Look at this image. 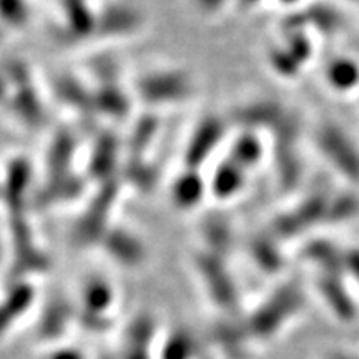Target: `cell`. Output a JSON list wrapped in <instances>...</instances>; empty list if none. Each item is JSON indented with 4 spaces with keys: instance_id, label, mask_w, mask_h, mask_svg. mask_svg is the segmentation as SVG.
Segmentation results:
<instances>
[{
    "instance_id": "obj_1",
    "label": "cell",
    "mask_w": 359,
    "mask_h": 359,
    "mask_svg": "<svg viewBox=\"0 0 359 359\" xmlns=\"http://www.w3.org/2000/svg\"><path fill=\"white\" fill-rule=\"evenodd\" d=\"M8 281L32 280L50 269L52 259L40 243L29 212L6 215Z\"/></svg>"
},
{
    "instance_id": "obj_2",
    "label": "cell",
    "mask_w": 359,
    "mask_h": 359,
    "mask_svg": "<svg viewBox=\"0 0 359 359\" xmlns=\"http://www.w3.org/2000/svg\"><path fill=\"white\" fill-rule=\"evenodd\" d=\"M4 65L11 79L4 115L24 130H42L48 122V109L32 69L20 58H11Z\"/></svg>"
},
{
    "instance_id": "obj_3",
    "label": "cell",
    "mask_w": 359,
    "mask_h": 359,
    "mask_svg": "<svg viewBox=\"0 0 359 359\" xmlns=\"http://www.w3.org/2000/svg\"><path fill=\"white\" fill-rule=\"evenodd\" d=\"M125 190L118 180L92 187V193L85 196V203L75 218L70 230V241L82 250L98 248L102 238L114 224L115 212Z\"/></svg>"
},
{
    "instance_id": "obj_4",
    "label": "cell",
    "mask_w": 359,
    "mask_h": 359,
    "mask_svg": "<svg viewBox=\"0 0 359 359\" xmlns=\"http://www.w3.org/2000/svg\"><path fill=\"white\" fill-rule=\"evenodd\" d=\"M306 296L298 281H285L269 293L243 321L251 339L268 341L303 311Z\"/></svg>"
},
{
    "instance_id": "obj_5",
    "label": "cell",
    "mask_w": 359,
    "mask_h": 359,
    "mask_svg": "<svg viewBox=\"0 0 359 359\" xmlns=\"http://www.w3.org/2000/svg\"><path fill=\"white\" fill-rule=\"evenodd\" d=\"M132 93L135 102L155 111L190 102L196 93V83L190 72L182 67H156L142 72L133 80Z\"/></svg>"
},
{
    "instance_id": "obj_6",
    "label": "cell",
    "mask_w": 359,
    "mask_h": 359,
    "mask_svg": "<svg viewBox=\"0 0 359 359\" xmlns=\"http://www.w3.org/2000/svg\"><path fill=\"white\" fill-rule=\"evenodd\" d=\"M330 195L331 191L326 188H314V190L306 193L298 203L290 206L285 212L278 213L269 222L266 230L285 245L286 241L298 240L314 228L323 226Z\"/></svg>"
},
{
    "instance_id": "obj_7",
    "label": "cell",
    "mask_w": 359,
    "mask_h": 359,
    "mask_svg": "<svg viewBox=\"0 0 359 359\" xmlns=\"http://www.w3.org/2000/svg\"><path fill=\"white\" fill-rule=\"evenodd\" d=\"M191 266L210 302L224 313H235L240 306V288L228 259L200 248L193 255Z\"/></svg>"
},
{
    "instance_id": "obj_8",
    "label": "cell",
    "mask_w": 359,
    "mask_h": 359,
    "mask_svg": "<svg viewBox=\"0 0 359 359\" xmlns=\"http://www.w3.org/2000/svg\"><path fill=\"white\" fill-rule=\"evenodd\" d=\"M314 145L326 163L351 185H359V147L336 122H323L314 132Z\"/></svg>"
},
{
    "instance_id": "obj_9",
    "label": "cell",
    "mask_w": 359,
    "mask_h": 359,
    "mask_svg": "<svg viewBox=\"0 0 359 359\" xmlns=\"http://www.w3.org/2000/svg\"><path fill=\"white\" fill-rule=\"evenodd\" d=\"M299 137H302L299 118L269 137V155L275 170L276 185L285 193L296 190L303 182L304 163L299 154Z\"/></svg>"
},
{
    "instance_id": "obj_10",
    "label": "cell",
    "mask_w": 359,
    "mask_h": 359,
    "mask_svg": "<svg viewBox=\"0 0 359 359\" xmlns=\"http://www.w3.org/2000/svg\"><path fill=\"white\" fill-rule=\"evenodd\" d=\"M35 167L27 155H12L0 170V205L4 213L29 212L37 188Z\"/></svg>"
},
{
    "instance_id": "obj_11",
    "label": "cell",
    "mask_w": 359,
    "mask_h": 359,
    "mask_svg": "<svg viewBox=\"0 0 359 359\" xmlns=\"http://www.w3.org/2000/svg\"><path fill=\"white\" fill-rule=\"evenodd\" d=\"M93 93V107L95 115L107 116L114 122L128 118L133 109V93L128 92L120 82L116 65L109 60L97 67L93 77L88 80Z\"/></svg>"
},
{
    "instance_id": "obj_12",
    "label": "cell",
    "mask_w": 359,
    "mask_h": 359,
    "mask_svg": "<svg viewBox=\"0 0 359 359\" xmlns=\"http://www.w3.org/2000/svg\"><path fill=\"white\" fill-rule=\"evenodd\" d=\"M228 128H230V122L226 116L208 114L198 118V122L188 135L185 148H183V168L201 172V168L208 163L215 151L226 142Z\"/></svg>"
},
{
    "instance_id": "obj_13",
    "label": "cell",
    "mask_w": 359,
    "mask_h": 359,
    "mask_svg": "<svg viewBox=\"0 0 359 359\" xmlns=\"http://www.w3.org/2000/svg\"><path fill=\"white\" fill-rule=\"evenodd\" d=\"M123 158V138L111 130H103L92 142L82 172L92 187L103 185L111 180H118Z\"/></svg>"
},
{
    "instance_id": "obj_14",
    "label": "cell",
    "mask_w": 359,
    "mask_h": 359,
    "mask_svg": "<svg viewBox=\"0 0 359 359\" xmlns=\"http://www.w3.org/2000/svg\"><path fill=\"white\" fill-rule=\"evenodd\" d=\"M58 15L55 37L60 43L74 47L95 40L98 7L93 0H60Z\"/></svg>"
},
{
    "instance_id": "obj_15",
    "label": "cell",
    "mask_w": 359,
    "mask_h": 359,
    "mask_svg": "<svg viewBox=\"0 0 359 359\" xmlns=\"http://www.w3.org/2000/svg\"><path fill=\"white\" fill-rule=\"evenodd\" d=\"M293 115L294 111L286 109L281 102L273 98H257L235 107L230 111L228 122L240 127V130L259 135L268 133V137H271Z\"/></svg>"
},
{
    "instance_id": "obj_16",
    "label": "cell",
    "mask_w": 359,
    "mask_h": 359,
    "mask_svg": "<svg viewBox=\"0 0 359 359\" xmlns=\"http://www.w3.org/2000/svg\"><path fill=\"white\" fill-rule=\"evenodd\" d=\"M98 250L116 266L130 271L143 268L148 262L147 241L133 228L118 222L107 230Z\"/></svg>"
},
{
    "instance_id": "obj_17",
    "label": "cell",
    "mask_w": 359,
    "mask_h": 359,
    "mask_svg": "<svg viewBox=\"0 0 359 359\" xmlns=\"http://www.w3.org/2000/svg\"><path fill=\"white\" fill-rule=\"evenodd\" d=\"M143 29H145V17L132 4L118 0L98 7L95 40L122 42L138 35Z\"/></svg>"
},
{
    "instance_id": "obj_18",
    "label": "cell",
    "mask_w": 359,
    "mask_h": 359,
    "mask_svg": "<svg viewBox=\"0 0 359 359\" xmlns=\"http://www.w3.org/2000/svg\"><path fill=\"white\" fill-rule=\"evenodd\" d=\"M90 183L83 172H72L58 177H45L37 183L32 205L35 208H57L85 200L88 195Z\"/></svg>"
},
{
    "instance_id": "obj_19",
    "label": "cell",
    "mask_w": 359,
    "mask_h": 359,
    "mask_svg": "<svg viewBox=\"0 0 359 359\" xmlns=\"http://www.w3.org/2000/svg\"><path fill=\"white\" fill-rule=\"evenodd\" d=\"M37 298L39 293L35 281H7L6 290L0 294V339L6 338L30 313V309L37 303Z\"/></svg>"
},
{
    "instance_id": "obj_20",
    "label": "cell",
    "mask_w": 359,
    "mask_h": 359,
    "mask_svg": "<svg viewBox=\"0 0 359 359\" xmlns=\"http://www.w3.org/2000/svg\"><path fill=\"white\" fill-rule=\"evenodd\" d=\"M77 303L64 293L52 294L43 303L37 321V336L42 341H58L75 325Z\"/></svg>"
},
{
    "instance_id": "obj_21",
    "label": "cell",
    "mask_w": 359,
    "mask_h": 359,
    "mask_svg": "<svg viewBox=\"0 0 359 359\" xmlns=\"http://www.w3.org/2000/svg\"><path fill=\"white\" fill-rule=\"evenodd\" d=\"M116 298V288L110 278L100 273L88 275L80 285L77 311L100 320H111L110 311L114 309Z\"/></svg>"
},
{
    "instance_id": "obj_22",
    "label": "cell",
    "mask_w": 359,
    "mask_h": 359,
    "mask_svg": "<svg viewBox=\"0 0 359 359\" xmlns=\"http://www.w3.org/2000/svg\"><path fill=\"white\" fill-rule=\"evenodd\" d=\"M79 155V137L74 130L70 128H57L52 133L48 145L43 154L42 165V178L45 177H58V175H67L75 170Z\"/></svg>"
},
{
    "instance_id": "obj_23",
    "label": "cell",
    "mask_w": 359,
    "mask_h": 359,
    "mask_svg": "<svg viewBox=\"0 0 359 359\" xmlns=\"http://www.w3.org/2000/svg\"><path fill=\"white\" fill-rule=\"evenodd\" d=\"M53 98L64 109L83 118H97L93 107V93L88 80L74 74H62L55 77L52 85Z\"/></svg>"
},
{
    "instance_id": "obj_24",
    "label": "cell",
    "mask_w": 359,
    "mask_h": 359,
    "mask_svg": "<svg viewBox=\"0 0 359 359\" xmlns=\"http://www.w3.org/2000/svg\"><path fill=\"white\" fill-rule=\"evenodd\" d=\"M316 290L323 303L341 323H351L358 316V304L348 288L346 278L338 275H316Z\"/></svg>"
},
{
    "instance_id": "obj_25",
    "label": "cell",
    "mask_w": 359,
    "mask_h": 359,
    "mask_svg": "<svg viewBox=\"0 0 359 359\" xmlns=\"http://www.w3.org/2000/svg\"><path fill=\"white\" fill-rule=\"evenodd\" d=\"M168 196L178 212H193L208 196V180L200 170L182 168L170 183Z\"/></svg>"
},
{
    "instance_id": "obj_26",
    "label": "cell",
    "mask_w": 359,
    "mask_h": 359,
    "mask_svg": "<svg viewBox=\"0 0 359 359\" xmlns=\"http://www.w3.org/2000/svg\"><path fill=\"white\" fill-rule=\"evenodd\" d=\"M156 338V321L151 314L142 313L132 318L125 327L122 351L118 359H151V348Z\"/></svg>"
},
{
    "instance_id": "obj_27",
    "label": "cell",
    "mask_w": 359,
    "mask_h": 359,
    "mask_svg": "<svg viewBox=\"0 0 359 359\" xmlns=\"http://www.w3.org/2000/svg\"><path fill=\"white\" fill-rule=\"evenodd\" d=\"M248 175L226 156L218 161L208 180V195L218 201H231L238 198L248 185Z\"/></svg>"
},
{
    "instance_id": "obj_28",
    "label": "cell",
    "mask_w": 359,
    "mask_h": 359,
    "mask_svg": "<svg viewBox=\"0 0 359 359\" xmlns=\"http://www.w3.org/2000/svg\"><path fill=\"white\" fill-rule=\"evenodd\" d=\"M269 154L263 135L240 130L228 143L226 158L243 168L246 173L257 170Z\"/></svg>"
},
{
    "instance_id": "obj_29",
    "label": "cell",
    "mask_w": 359,
    "mask_h": 359,
    "mask_svg": "<svg viewBox=\"0 0 359 359\" xmlns=\"http://www.w3.org/2000/svg\"><path fill=\"white\" fill-rule=\"evenodd\" d=\"M344 246L327 238H311L302 246V258L316 269L318 275L343 276Z\"/></svg>"
},
{
    "instance_id": "obj_30",
    "label": "cell",
    "mask_w": 359,
    "mask_h": 359,
    "mask_svg": "<svg viewBox=\"0 0 359 359\" xmlns=\"http://www.w3.org/2000/svg\"><path fill=\"white\" fill-rule=\"evenodd\" d=\"M248 257L255 268L264 275H278L286 266L283 243L268 230L259 231L248 241Z\"/></svg>"
},
{
    "instance_id": "obj_31",
    "label": "cell",
    "mask_w": 359,
    "mask_h": 359,
    "mask_svg": "<svg viewBox=\"0 0 359 359\" xmlns=\"http://www.w3.org/2000/svg\"><path fill=\"white\" fill-rule=\"evenodd\" d=\"M200 238L203 241L201 250L218 255V257H230L235 246V230L230 219L223 215H208L200 223Z\"/></svg>"
},
{
    "instance_id": "obj_32",
    "label": "cell",
    "mask_w": 359,
    "mask_h": 359,
    "mask_svg": "<svg viewBox=\"0 0 359 359\" xmlns=\"http://www.w3.org/2000/svg\"><path fill=\"white\" fill-rule=\"evenodd\" d=\"M118 178L123 188H133L135 191L147 195L158 185L160 172L148 156H125Z\"/></svg>"
},
{
    "instance_id": "obj_33",
    "label": "cell",
    "mask_w": 359,
    "mask_h": 359,
    "mask_svg": "<svg viewBox=\"0 0 359 359\" xmlns=\"http://www.w3.org/2000/svg\"><path fill=\"white\" fill-rule=\"evenodd\" d=\"M341 25H343V19L334 8L313 6L286 19L283 29H303L308 30L309 34L314 30L321 35H333L341 29Z\"/></svg>"
},
{
    "instance_id": "obj_34",
    "label": "cell",
    "mask_w": 359,
    "mask_h": 359,
    "mask_svg": "<svg viewBox=\"0 0 359 359\" xmlns=\"http://www.w3.org/2000/svg\"><path fill=\"white\" fill-rule=\"evenodd\" d=\"M161 130V118L154 110L135 118L130 135L123 140L125 156H147L148 150L154 147Z\"/></svg>"
},
{
    "instance_id": "obj_35",
    "label": "cell",
    "mask_w": 359,
    "mask_h": 359,
    "mask_svg": "<svg viewBox=\"0 0 359 359\" xmlns=\"http://www.w3.org/2000/svg\"><path fill=\"white\" fill-rule=\"evenodd\" d=\"M210 339L219 348V351L233 359H241L246 353V344L251 339L243 321L222 320L215 323L212 331H210Z\"/></svg>"
},
{
    "instance_id": "obj_36",
    "label": "cell",
    "mask_w": 359,
    "mask_h": 359,
    "mask_svg": "<svg viewBox=\"0 0 359 359\" xmlns=\"http://www.w3.org/2000/svg\"><path fill=\"white\" fill-rule=\"evenodd\" d=\"M325 82L336 93L359 92V58L338 55L325 65Z\"/></svg>"
},
{
    "instance_id": "obj_37",
    "label": "cell",
    "mask_w": 359,
    "mask_h": 359,
    "mask_svg": "<svg viewBox=\"0 0 359 359\" xmlns=\"http://www.w3.org/2000/svg\"><path fill=\"white\" fill-rule=\"evenodd\" d=\"M198 339L190 327L177 326L167 334L160 348V359H195Z\"/></svg>"
},
{
    "instance_id": "obj_38",
    "label": "cell",
    "mask_w": 359,
    "mask_h": 359,
    "mask_svg": "<svg viewBox=\"0 0 359 359\" xmlns=\"http://www.w3.org/2000/svg\"><path fill=\"white\" fill-rule=\"evenodd\" d=\"M356 218H359V195L351 190L331 191L325 224L339 226V224L351 223Z\"/></svg>"
},
{
    "instance_id": "obj_39",
    "label": "cell",
    "mask_w": 359,
    "mask_h": 359,
    "mask_svg": "<svg viewBox=\"0 0 359 359\" xmlns=\"http://www.w3.org/2000/svg\"><path fill=\"white\" fill-rule=\"evenodd\" d=\"M34 20L30 0H0V29L4 32H24Z\"/></svg>"
},
{
    "instance_id": "obj_40",
    "label": "cell",
    "mask_w": 359,
    "mask_h": 359,
    "mask_svg": "<svg viewBox=\"0 0 359 359\" xmlns=\"http://www.w3.org/2000/svg\"><path fill=\"white\" fill-rule=\"evenodd\" d=\"M266 62L269 69L278 77L283 80H294L302 75L304 67L299 64V60L291 53L288 48H285L278 42L276 45L268 48Z\"/></svg>"
},
{
    "instance_id": "obj_41",
    "label": "cell",
    "mask_w": 359,
    "mask_h": 359,
    "mask_svg": "<svg viewBox=\"0 0 359 359\" xmlns=\"http://www.w3.org/2000/svg\"><path fill=\"white\" fill-rule=\"evenodd\" d=\"M280 43L285 48H288V50L298 58L299 64H302L304 69H306V65L313 60L314 55H316V47H314L313 37L308 30L283 29V39L280 40Z\"/></svg>"
},
{
    "instance_id": "obj_42",
    "label": "cell",
    "mask_w": 359,
    "mask_h": 359,
    "mask_svg": "<svg viewBox=\"0 0 359 359\" xmlns=\"http://www.w3.org/2000/svg\"><path fill=\"white\" fill-rule=\"evenodd\" d=\"M343 276L359 285V245L344 246Z\"/></svg>"
},
{
    "instance_id": "obj_43",
    "label": "cell",
    "mask_w": 359,
    "mask_h": 359,
    "mask_svg": "<svg viewBox=\"0 0 359 359\" xmlns=\"http://www.w3.org/2000/svg\"><path fill=\"white\" fill-rule=\"evenodd\" d=\"M45 359H88L82 349L75 346H58L47 353Z\"/></svg>"
},
{
    "instance_id": "obj_44",
    "label": "cell",
    "mask_w": 359,
    "mask_h": 359,
    "mask_svg": "<svg viewBox=\"0 0 359 359\" xmlns=\"http://www.w3.org/2000/svg\"><path fill=\"white\" fill-rule=\"evenodd\" d=\"M8 92H11V79H8L7 69L2 62L0 64V114H4V109H6Z\"/></svg>"
},
{
    "instance_id": "obj_45",
    "label": "cell",
    "mask_w": 359,
    "mask_h": 359,
    "mask_svg": "<svg viewBox=\"0 0 359 359\" xmlns=\"http://www.w3.org/2000/svg\"><path fill=\"white\" fill-rule=\"evenodd\" d=\"M226 2L228 0H195L196 7H198L201 12H206V13L219 11V8H222Z\"/></svg>"
},
{
    "instance_id": "obj_46",
    "label": "cell",
    "mask_w": 359,
    "mask_h": 359,
    "mask_svg": "<svg viewBox=\"0 0 359 359\" xmlns=\"http://www.w3.org/2000/svg\"><path fill=\"white\" fill-rule=\"evenodd\" d=\"M7 266V245L2 235H0V271Z\"/></svg>"
},
{
    "instance_id": "obj_47",
    "label": "cell",
    "mask_w": 359,
    "mask_h": 359,
    "mask_svg": "<svg viewBox=\"0 0 359 359\" xmlns=\"http://www.w3.org/2000/svg\"><path fill=\"white\" fill-rule=\"evenodd\" d=\"M327 359H358V358H354L351 354H346V353H334Z\"/></svg>"
},
{
    "instance_id": "obj_48",
    "label": "cell",
    "mask_w": 359,
    "mask_h": 359,
    "mask_svg": "<svg viewBox=\"0 0 359 359\" xmlns=\"http://www.w3.org/2000/svg\"><path fill=\"white\" fill-rule=\"evenodd\" d=\"M6 39H7V34L4 32L2 29H0V48H2L4 45H6Z\"/></svg>"
},
{
    "instance_id": "obj_49",
    "label": "cell",
    "mask_w": 359,
    "mask_h": 359,
    "mask_svg": "<svg viewBox=\"0 0 359 359\" xmlns=\"http://www.w3.org/2000/svg\"><path fill=\"white\" fill-rule=\"evenodd\" d=\"M278 2L285 4V6H294V4L298 2V0H278Z\"/></svg>"
},
{
    "instance_id": "obj_50",
    "label": "cell",
    "mask_w": 359,
    "mask_h": 359,
    "mask_svg": "<svg viewBox=\"0 0 359 359\" xmlns=\"http://www.w3.org/2000/svg\"><path fill=\"white\" fill-rule=\"evenodd\" d=\"M348 2H353V4H356V6H359V0H348Z\"/></svg>"
}]
</instances>
